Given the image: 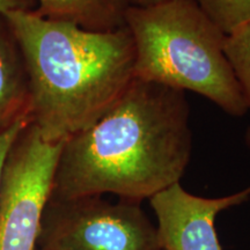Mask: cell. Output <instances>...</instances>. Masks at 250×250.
<instances>
[{"mask_svg": "<svg viewBox=\"0 0 250 250\" xmlns=\"http://www.w3.org/2000/svg\"><path fill=\"white\" fill-rule=\"evenodd\" d=\"M191 152L186 92L133 78L98 122L62 144L50 198L142 203L180 182Z\"/></svg>", "mask_w": 250, "mask_h": 250, "instance_id": "obj_1", "label": "cell"}, {"mask_svg": "<svg viewBox=\"0 0 250 250\" xmlns=\"http://www.w3.org/2000/svg\"><path fill=\"white\" fill-rule=\"evenodd\" d=\"M4 17L26 64L31 124L46 142L65 143L88 129L133 80L136 54L125 26L86 30L33 9Z\"/></svg>", "mask_w": 250, "mask_h": 250, "instance_id": "obj_2", "label": "cell"}, {"mask_svg": "<svg viewBox=\"0 0 250 250\" xmlns=\"http://www.w3.org/2000/svg\"><path fill=\"white\" fill-rule=\"evenodd\" d=\"M124 24L134 45V78L193 92L233 117L248 111L225 54L226 35L195 0L129 6Z\"/></svg>", "mask_w": 250, "mask_h": 250, "instance_id": "obj_3", "label": "cell"}, {"mask_svg": "<svg viewBox=\"0 0 250 250\" xmlns=\"http://www.w3.org/2000/svg\"><path fill=\"white\" fill-rule=\"evenodd\" d=\"M37 248L44 250H162L158 229L140 203L102 196L50 198Z\"/></svg>", "mask_w": 250, "mask_h": 250, "instance_id": "obj_4", "label": "cell"}, {"mask_svg": "<svg viewBox=\"0 0 250 250\" xmlns=\"http://www.w3.org/2000/svg\"><path fill=\"white\" fill-rule=\"evenodd\" d=\"M62 144L46 142L31 123L14 140L0 182V250H37Z\"/></svg>", "mask_w": 250, "mask_h": 250, "instance_id": "obj_5", "label": "cell"}, {"mask_svg": "<svg viewBox=\"0 0 250 250\" xmlns=\"http://www.w3.org/2000/svg\"><path fill=\"white\" fill-rule=\"evenodd\" d=\"M250 198V186L219 198H204L188 192L175 183L149 198L158 219V236L162 250H223L215 230L221 211Z\"/></svg>", "mask_w": 250, "mask_h": 250, "instance_id": "obj_6", "label": "cell"}, {"mask_svg": "<svg viewBox=\"0 0 250 250\" xmlns=\"http://www.w3.org/2000/svg\"><path fill=\"white\" fill-rule=\"evenodd\" d=\"M29 111V83L22 51L0 14V131L19 118L30 117Z\"/></svg>", "mask_w": 250, "mask_h": 250, "instance_id": "obj_7", "label": "cell"}, {"mask_svg": "<svg viewBox=\"0 0 250 250\" xmlns=\"http://www.w3.org/2000/svg\"><path fill=\"white\" fill-rule=\"evenodd\" d=\"M126 7L123 0H36L33 11L41 18L86 30L110 31L125 26Z\"/></svg>", "mask_w": 250, "mask_h": 250, "instance_id": "obj_8", "label": "cell"}, {"mask_svg": "<svg viewBox=\"0 0 250 250\" xmlns=\"http://www.w3.org/2000/svg\"><path fill=\"white\" fill-rule=\"evenodd\" d=\"M224 49L250 110V22L227 35Z\"/></svg>", "mask_w": 250, "mask_h": 250, "instance_id": "obj_9", "label": "cell"}, {"mask_svg": "<svg viewBox=\"0 0 250 250\" xmlns=\"http://www.w3.org/2000/svg\"><path fill=\"white\" fill-rule=\"evenodd\" d=\"M225 35L250 22V0H195Z\"/></svg>", "mask_w": 250, "mask_h": 250, "instance_id": "obj_10", "label": "cell"}, {"mask_svg": "<svg viewBox=\"0 0 250 250\" xmlns=\"http://www.w3.org/2000/svg\"><path fill=\"white\" fill-rule=\"evenodd\" d=\"M29 123H31L30 117H21L6 129L0 131V182H1L2 168H4L6 156H7L9 149L13 145L14 140L18 138L21 131Z\"/></svg>", "mask_w": 250, "mask_h": 250, "instance_id": "obj_11", "label": "cell"}, {"mask_svg": "<svg viewBox=\"0 0 250 250\" xmlns=\"http://www.w3.org/2000/svg\"><path fill=\"white\" fill-rule=\"evenodd\" d=\"M36 0H0V14L13 11H30L35 9Z\"/></svg>", "mask_w": 250, "mask_h": 250, "instance_id": "obj_12", "label": "cell"}, {"mask_svg": "<svg viewBox=\"0 0 250 250\" xmlns=\"http://www.w3.org/2000/svg\"><path fill=\"white\" fill-rule=\"evenodd\" d=\"M124 4L129 7V6H134V7H147L159 2H162L164 0H123Z\"/></svg>", "mask_w": 250, "mask_h": 250, "instance_id": "obj_13", "label": "cell"}, {"mask_svg": "<svg viewBox=\"0 0 250 250\" xmlns=\"http://www.w3.org/2000/svg\"><path fill=\"white\" fill-rule=\"evenodd\" d=\"M246 144H247V146H248L249 147V149H250V127H248V130H247V132H246Z\"/></svg>", "mask_w": 250, "mask_h": 250, "instance_id": "obj_14", "label": "cell"}, {"mask_svg": "<svg viewBox=\"0 0 250 250\" xmlns=\"http://www.w3.org/2000/svg\"><path fill=\"white\" fill-rule=\"evenodd\" d=\"M37 250H44V249H39V248H37Z\"/></svg>", "mask_w": 250, "mask_h": 250, "instance_id": "obj_15", "label": "cell"}]
</instances>
